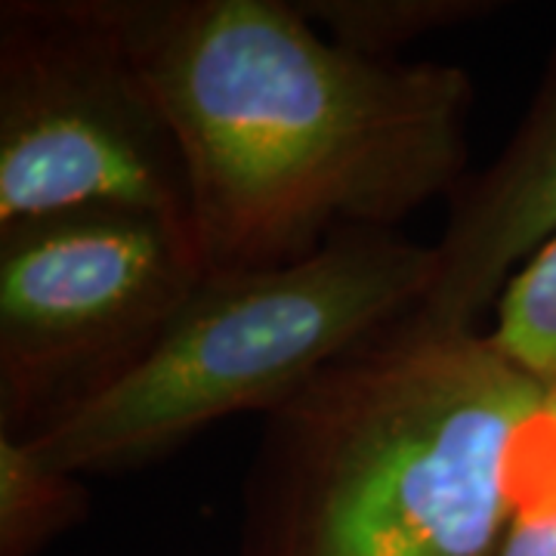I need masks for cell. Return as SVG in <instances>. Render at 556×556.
Segmentation results:
<instances>
[{"label": "cell", "mask_w": 556, "mask_h": 556, "mask_svg": "<svg viewBox=\"0 0 556 556\" xmlns=\"http://www.w3.org/2000/svg\"><path fill=\"white\" fill-rule=\"evenodd\" d=\"M90 514V485L0 433V556H40Z\"/></svg>", "instance_id": "cell-7"}, {"label": "cell", "mask_w": 556, "mask_h": 556, "mask_svg": "<svg viewBox=\"0 0 556 556\" xmlns=\"http://www.w3.org/2000/svg\"><path fill=\"white\" fill-rule=\"evenodd\" d=\"M177 139L211 269L396 229L467 170L470 75L340 47L298 0H102Z\"/></svg>", "instance_id": "cell-1"}, {"label": "cell", "mask_w": 556, "mask_h": 556, "mask_svg": "<svg viewBox=\"0 0 556 556\" xmlns=\"http://www.w3.org/2000/svg\"><path fill=\"white\" fill-rule=\"evenodd\" d=\"M485 334L556 396V239L507 281Z\"/></svg>", "instance_id": "cell-9"}, {"label": "cell", "mask_w": 556, "mask_h": 556, "mask_svg": "<svg viewBox=\"0 0 556 556\" xmlns=\"http://www.w3.org/2000/svg\"><path fill=\"white\" fill-rule=\"evenodd\" d=\"M433 276V244L396 229H346L291 263L211 269L130 375L28 442L84 479L159 464L229 417L276 412L420 309Z\"/></svg>", "instance_id": "cell-3"}, {"label": "cell", "mask_w": 556, "mask_h": 556, "mask_svg": "<svg viewBox=\"0 0 556 556\" xmlns=\"http://www.w3.org/2000/svg\"><path fill=\"white\" fill-rule=\"evenodd\" d=\"M328 38L378 60H399L408 43L497 16L501 0H298Z\"/></svg>", "instance_id": "cell-8"}, {"label": "cell", "mask_w": 556, "mask_h": 556, "mask_svg": "<svg viewBox=\"0 0 556 556\" xmlns=\"http://www.w3.org/2000/svg\"><path fill=\"white\" fill-rule=\"evenodd\" d=\"M554 239L556 50L504 149L452 192L433 244L437 276L417 313L442 328H479L507 281Z\"/></svg>", "instance_id": "cell-6"}, {"label": "cell", "mask_w": 556, "mask_h": 556, "mask_svg": "<svg viewBox=\"0 0 556 556\" xmlns=\"http://www.w3.org/2000/svg\"><path fill=\"white\" fill-rule=\"evenodd\" d=\"M204 273L192 229L159 214L0 226V433L38 439L130 375Z\"/></svg>", "instance_id": "cell-4"}, {"label": "cell", "mask_w": 556, "mask_h": 556, "mask_svg": "<svg viewBox=\"0 0 556 556\" xmlns=\"http://www.w3.org/2000/svg\"><path fill=\"white\" fill-rule=\"evenodd\" d=\"M547 390L420 313L263 417L239 556H497Z\"/></svg>", "instance_id": "cell-2"}, {"label": "cell", "mask_w": 556, "mask_h": 556, "mask_svg": "<svg viewBox=\"0 0 556 556\" xmlns=\"http://www.w3.org/2000/svg\"><path fill=\"white\" fill-rule=\"evenodd\" d=\"M72 211L189 226L177 139L102 0H3L0 226Z\"/></svg>", "instance_id": "cell-5"}, {"label": "cell", "mask_w": 556, "mask_h": 556, "mask_svg": "<svg viewBox=\"0 0 556 556\" xmlns=\"http://www.w3.org/2000/svg\"><path fill=\"white\" fill-rule=\"evenodd\" d=\"M497 556H556V396H547L526 433L517 510Z\"/></svg>", "instance_id": "cell-10"}]
</instances>
